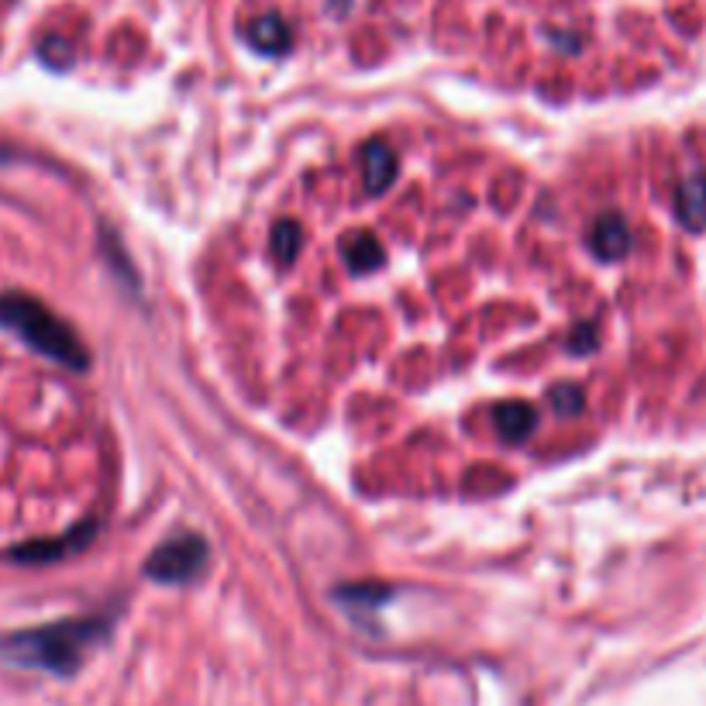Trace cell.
<instances>
[{"instance_id": "cell-13", "label": "cell", "mask_w": 706, "mask_h": 706, "mask_svg": "<svg viewBox=\"0 0 706 706\" xmlns=\"http://www.w3.org/2000/svg\"><path fill=\"white\" fill-rule=\"evenodd\" d=\"M389 597V589L383 586H349L338 589V600H352L349 607H379Z\"/></svg>"}, {"instance_id": "cell-1", "label": "cell", "mask_w": 706, "mask_h": 706, "mask_svg": "<svg viewBox=\"0 0 706 706\" xmlns=\"http://www.w3.org/2000/svg\"><path fill=\"white\" fill-rule=\"evenodd\" d=\"M110 628H115V620L94 613V617H66L42 628L11 631L0 638V659L18 668L49 672L55 680H69L110 638Z\"/></svg>"}, {"instance_id": "cell-9", "label": "cell", "mask_w": 706, "mask_h": 706, "mask_svg": "<svg viewBox=\"0 0 706 706\" xmlns=\"http://www.w3.org/2000/svg\"><path fill=\"white\" fill-rule=\"evenodd\" d=\"M342 259L352 272H373L386 263V252L373 232H349L342 238Z\"/></svg>"}, {"instance_id": "cell-8", "label": "cell", "mask_w": 706, "mask_h": 706, "mask_svg": "<svg viewBox=\"0 0 706 706\" xmlns=\"http://www.w3.org/2000/svg\"><path fill=\"white\" fill-rule=\"evenodd\" d=\"M675 217L689 232H706V176L693 173L675 190Z\"/></svg>"}, {"instance_id": "cell-5", "label": "cell", "mask_w": 706, "mask_h": 706, "mask_svg": "<svg viewBox=\"0 0 706 706\" xmlns=\"http://www.w3.org/2000/svg\"><path fill=\"white\" fill-rule=\"evenodd\" d=\"M589 248H592V256L603 259V263L624 259L628 252H631V232H628V224L620 221L617 214L597 217V224H592V232H589Z\"/></svg>"}, {"instance_id": "cell-6", "label": "cell", "mask_w": 706, "mask_h": 706, "mask_svg": "<svg viewBox=\"0 0 706 706\" xmlns=\"http://www.w3.org/2000/svg\"><path fill=\"white\" fill-rule=\"evenodd\" d=\"M400 165H397V152L383 141H370V146L362 149V176H365V190L370 193H383L393 186L397 180Z\"/></svg>"}, {"instance_id": "cell-2", "label": "cell", "mask_w": 706, "mask_h": 706, "mask_svg": "<svg viewBox=\"0 0 706 706\" xmlns=\"http://www.w3.org/2000/svg\"><path fill=\"white\" fill-rule=\"evenodd\" d=\"M0 328L18 334L32 352L66 365L73 373L90 370V349L83 345V338L32 293H0Z\"/></svg>"}, {"instance_id": "cell-11", "label": "cell", "mask_w": 706, "mask_h": 706, "mask_svg": "<svg viewBox=\"0 0 706 706\" xmlns=\"http://www.w3.org/2000/svg\"><path fill=\"white\" fill-rule=\"evenodd\" d=\"M269 245H272V259H276L282 269L293 266L297 256H300V224L279 221L276 228H272V235H269Z\"/></svg>"}, {"instance_id": "cell-7", "label": "cell", "mask_w": 706, "mask_h": 706, "mask_svg": "<svg viewBox=\"0 0 706 706\" xmlns=\"http://www.w3.org/2000/svg\"><path fill=\"white\" fill-rule=\"evenodd\" d=\"M493 424L503 441L517 445V441H527L534 435V428H538V410L521 400H503L493 407Z\"/></svg>"}, {"instance_id": "cell-4", "label": "cell", "mask_w": 706, "mask_h": 706, "mask_svg": "<svg viewBox=\"0 0 706 706\" xmlns=\"http://www.w3.org/2000/svg\"><path fill=\"white\" fill-rule=\"evenodd\" d=\"M97 538V521H87L79 524L66 534H60V538H39V542H24L18 548H11L8 555L21 565H49V561H60L73 552H83L90 542Z\"/></svg>"}, {"instance_id": "cell-14", "label": "cell", "mask_w": 706, "mask_h": 706, "mask_svg": "<svg viewBox=\"0 0 706 706\" xmlns=\"http://www.w3.org/2000/svg\"><path fill=\"white\" fill-rule=\"evenodd\" d=\"M569 349L573 352H579V355H589L592 349H597V331H592L589 324H582L576 334H573V342H569Z\"/></svg>"}, {"instance_id": "cell-15", "label": "cell", "mask_w": 706, "mask_h": 706, "mask_svg": "<svg viewBox=\"0 0 706 706\" xmlns=\"http://www.w3.org/2000/svg\"><path fill=\"white\" fill-rule=\"evenodd\" d=\"M11 156H14L11 149H4V146H0V165H4V162H11Z\"/></svg>"}, {"instance_id": "cell-12", "label": "cell", "mask_w": 706, "mask_h": 706, "mask_svg": "<svg viewBox=\"0 0 706 706\" xmlns=\"http://www.w3.org/2000/svg\"><path fill=\"white\" fill-rule=\"evenodd\" d=\"M548 400H552V410L558 417H573L586 407V393L576 386V383H558L552 393H548Z\"/></svg>"}, {"instance_id": "cell-10", "label": "cell", "mask_w": 706, "mask_h": 706, "mask_svg": "<svg viewBox=\"0 0 706 706\" xmlns=\"http://www.w3.org/2000/svg\"><path fill=\"white\" fill-rule=\"evenodd\" d=\"M248 42L266 55H282L290 49V32L279 18H259L248 24Z\"/></svg>"}, {"instance_id": "cell-3", "label": "cell", "mask_w": 706, "mask_h": 706, "mask_svg": "<svg viewBox=\"0 0 706 706\" xmlns=\"http://www.w3.org/2000/svg\"><path fill=\"white\" fill-rule=\"evenodd\" d=\"M211 565V548L201 534H176V538L162 542L149 558H146V576L162 586H186L201 579Z\"/></svg>"}]
</instances>
